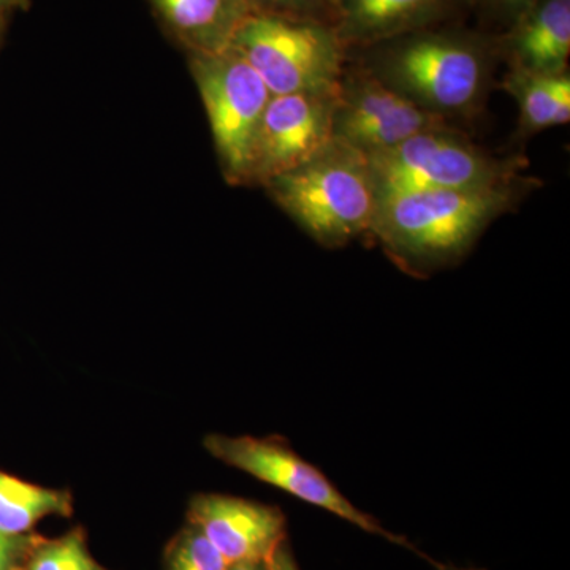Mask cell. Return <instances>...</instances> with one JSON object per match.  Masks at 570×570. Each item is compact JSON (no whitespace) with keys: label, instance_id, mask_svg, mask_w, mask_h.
I'll list each match as a JSON object with an SVG mask.
<instances>
[{"label":"cell","instance_id":"2","mask_svg":"<svg viewBox=\"0 0 570 570\" xmlns=\"http://www.w3.org/2000/svg\"><path fill=\"white\" fill-rule=\"evenodd\" d=\"M527 179L471 190L377 194L370 236L407 275L425 277L456 265L480 236L527 194Z\"/></svg>","mask_w":570,"mask_h":570},{"label":"cell","instance_id":"20","mask_svg":"<svg viewBox=\"0 0 570 570\" xmlns=\"http://www.w3.org/2000/svg\"><path fill=\"white\" fill-rule=\"evenodd\" d=\"M37 539V535H14L0 531V570H24Z\"/></svg>","mask_w":570,"mask_h":570},{"label":"cell","instance_id":"5","mask_svg":"<svg viewBox=\"0 0 570 570\" xmlns=\"http://www.w3.org/2000/svg\"><path fill=\"white\" fill-rule=\"evenodd\" d=\"M235 48L261 75L272 96H335L347 66L336 28L254 13L236 32Z\"/></svg>","mask_w":570,"mask_h":570},{"label":"cell","instance_id":"10","mask_svg":"<svg viewBox=\"0 0 570 570\" xmlns=\"http://www.w3.org/2000/svg\"><path fill=\"white\" fill-rule=\"evenodd\" d=\"M189 520L230 566L266 562L285 542L284 513L247 499L200 494L190 502Z\"/></svg>","mask_w":570,"mask_h":570},{"label":"cell","instance_id":"15","mask_svg":"<svg viewBox=\"0 0 570 570\" xmlns=\"http://www.w3.org/2000/svg\"><path fill=\"white\" fill-rule=\"evenodd\" d=\"M70 493L33 485L0 471V531L28 534L40 520L50 515L70 517Z\"/></svg>","mask_w":570,"mask_h":570},{"label":"cell","instance_id":"7","mask_svg":"<svg viewBox=\"0 0 570 570\" xmlns=\"http://www.w3.org/2000/svg\"><path fill=\"white\" fill-rule=\"evenodd\" d=\"M205 448L214 459L223 461L228 466L239 469L261 482L302 499L307 504L324 509L360 530L414 551L436 570H460L433 560L420 551L414 543L382 528L373 517L352 504L321 469L296 455L294 450L284 442L276 439L212 434L205 439Z\"/></svg>","mask_w":570,"mask_h":570},{"label":"cell","instance_id":"21","mask_svg":"<svg viewBox=\"0 0 570 570\" xmlns=\"http://www.w3.org/2000/svg\"><path fill=\"white\" fill-rule=\"evenodd\" d=\"M265 570H299L287 543L283 542L265 562Z\"/></svg>","mask_w":570,"mask_h":570},{"label":"cell","instance_id":"8","mask_svg":"<svg viewBox=\"0 0 570 570\" xmlns=\"http://www.w3.org/2000/svg\"><path fill=\"white\" fill-rule=\"evenodd\" d=\"M332 127L333 140L367 157L428 130L445 129L450 122L422 110L347 59L335 94Z\"/></svg>","mask_w":570,"mask_h":570},{"label":"cell","instance_id":"19","mask_svg":"<svg viewBox=\"0 0 570 570\" xmlns=\"http://www.w3.org/2000/svg\"><path fill=\"white\" fill-rule=\"evenodd\" d=\"M535 0H471V11L479 14L483 24L502 33L520 20Z\"/></svg>","mask_w":570,"mask_h":570},{"label":"cell","instance_id":"13","mask_svg":"<svg viewBox=\"0 0 570 570\" xmlns=\"http://www.w3.org/2000/svg\"><path fill=\"white\" fill-rule=\"evenodd\" d=\"M157 21L186 55H213L232 47L254 13L253 0H148Z\"/></svg>","mask_w":570,"mask_h":570},{"label":"cell","instance_id":"24","mask_svg":"<svg viewBox=\"0 0 570 570\" xmlns=\"http://www.w3.org/2000/svg\"><path fill=\"white\" fill-rule=\"evenodd\" d=\"M0 28H2V26H0Z\"/></svg>","mask_w":570,"mask_h":570},{"label":"cell","instance_id":"22","mask_svg":"<svg viewBox=\"0 0 570 570\" xmlns=\"http://www.w3.org/2000/svg\"><path fill=\"white\" fill-rule=\"evenodd\" d=\"M31 9V0H0V26L17 11H28Z\"/></svg>","mask_w":570,"mask_h":570},{"label":"cell","instance_id":"3","mask_svg":"<svg viewBox=\"0 0 570 570\" xmlns=\"http://www.w3.org/2000/svg\"><path fill=\"white\" fill-rule=\"evenodd\" d=\"M285 214L330 249L370 236L377 190L366 156L333 140L302 167L265 184Z\"/></svg>","mask_w":570,"mask_h":570},{"label":"cell","instance_id":"11","mask_svg":"<svg viewBox=\"0 0 570 570\" xmlns=\"http://www.w3.org/2000/svg\"><path fill=\"white\" fill-rule=\"evenodd\" d=\"M471 0H340L336 32L348 50L404 33L456 24Z\"/></svg>","mask_w":570,"mask_h":570},{"label":"cell","instance_id":"14","mask_svg":"<svg viewBox=\"0 0 570 570\" xmlns=\"http://www.w3.org/2000/svg\"><path fill=\"white\" fill-rule=\"evenodd\" d=\"M519 105V130L523 138L570 121V75L510 70L502 81Z\"/></svg>","mask_w":570,"mask_h":570},{"label":"cell","instance_id":"9","mask_svg":"<svg viewBox=\"0 0 570 570\" xmlns=\"http://www.w3.org/2000/svg\"><path fill=\"white\" fill-rule=\"evenodd\" d=\"M335 96H272L255 135L249 184L262 186L316 157L333 141Z\"/></svg>","mask_w":570,"mask_h":570},{"label":"cell","instance_id":"12","mask_svg":"<svg viewBox=\"0 0 570 570\" xmlns=\"http://www.w3.org/2000/svg\"><path fill=\"white\" fill-rule=\"evenodd\" d=\"M497 47L510 70L569 71L570 0H535L512 28L498 33Z\"/></svg>","mask_w":570,"mask_h":570},{"label":"cell","instance_id":"1","mask_svg":"<svg viewBox=\"0 0 570 570\" xmlns=\"http://www.w3.org/2000/svg\"><path fill=\"white\" fill-rule=\"evenodd\" d=\"M347 59L450 122L474 115L485 102L499 52L494 33L456 22L348 50Z\"/></svg>","mask_w":570,"mask_h":570},{"label":"cell","instance_id":"17","mask_svg":"<svg viewBox=\"0 0 570 570\" xmlns=\"http://www.w3.org/2000/svg\"><path fill=\"white\" fill-rule=\"evenodd\" d=\"M228 561L219 553L200 530L190 524L171 543L168 551V570H227Z\"/></svg>","mask_w":570,"mask_h":570},{"label":"cell","instance_id":"16","mask_svg":"<svg viewBox=\"0 0 570 570\" xmlns=\"http://www.w3.org/2000/svg\"><path fill=\"white\" fill-rule=\"evenodd\" d=\"M24 570H110L99 564L88 550L85 532H67L55 540L37 539Z\"/></svg>","mask_w":570,"mask_h":570},{"label":"cell","instance_id":"23","mask_svg":"<svg viewBox=\"0 0 570 570\" xmlns=\"http://www.w3.org/2000/svg\"><path fill=\"white\" fill-rule=\"evenodd\" d=\"M227 570H265V562H238Z\"/></svg>","mask_w":570,"mask_h":570},{"label":"cell","instance_id":"4","mask_svg":"<svg viewBox=\"0 0 570 570\" xmlns=\"http://www.w3.org/2000/svg\"><path fill=\"white\" fill-rule=\"evenodd\" d=\"M377 194L471 190L524 181L523 157H497L452 127L428 130L366 157Z\"/></svg>","mask_w":570,"mask_h":570},{"label":"cell","instance_id":"6","mask_svg":"<svg viewBox=\"0 0 570 570\" xmlns=\"http://www.w3.org/2000/svg\"><path fill=\"white\" fill-rule=\"evenodd\" d=\"M187 61L208 116L225 181L247 186L255 135L272 92L235 48L189 55Z\"/></svg>","mask_w":570,"mask_h":570},{"label":"cell","instance_id":"18","mask_svg":"<svg viewBox=\"0 0 570 570\" xmlns=\"http://www.w3.org/2000/svg\"><path fill=\"white\" fill-rule=\"evenodd\" d=\"M257 13L275 14L288 20L318 22L336 28L340 0H253Z\"/></svg>","mask_w":570,"mask_h":570}]
</instances>
